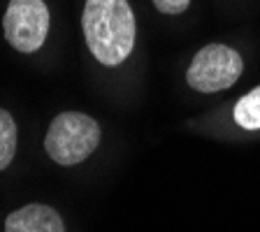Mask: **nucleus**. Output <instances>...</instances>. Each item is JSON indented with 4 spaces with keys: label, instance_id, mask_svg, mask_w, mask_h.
I'll return each instance as SVG.
<instances>
[{
    "label": "nucleus",
    "instance_id": "obj_7",
    "mask_svg": "<svg viewBox=\"0 0 260 232\" xmlns=\"http://www.w3.org/2000/svg\"><path fill=\"white\" fill-rule=\"evenodd\" d=\"M16 156V123L7 109H0V170H5Z\"/></svg>",
    "mask_w": 260,
    "mask_h": 232
},
{
    "label": "nucleus",
    "instance_id": "obj_8",
    "mask_svg": "<svg viewBox=\"0 0 260 232\" xmlns=\"http://www.w3.org/2000/svg\"><path fill=\"white\" fill-rule=\"evenodd\" d=\"M153 5H156L158 12H162V14H184L186 10H188L190 0H153Z\"/></svg>",
    "mask_w": 260,
    "mask_h": 232
},
{
    "label": "nucleus",
    "instance_id": "obj_3",
    "mask_svg": "<svg viewBox=\"0 0 260 232\" xmlns=\"http://www.w3.org/2000/svg\"><path fill=\"white\" fill-rule=\"evenodd\" d=\"M244 60L239 51L228 44H207L193 56L186 81L198 93H218L225 91L242 77Z\"/></svg>",
    "mask_w": 260,
    "mask_h": 232
},
{
    "label": "nucleus",
    "instance_id": "obj_2",
    "mask_svg": "<svg viewBox=\"0 0 260 232\" xmlns=\"http://www.w3.org/2000/svg\"><path fill=\"white\" fill-rule=\"evenodd\" d=\"M100 144V125L95 119L81 112H63L58 114L47 130L44 149L49 158L58 165H79Z\"/></svg>",
    "mask_w": 260,
    "mask_h": 232
},
{
    "label": "nucleus",
    "instance_id": "obj_5",
    "mask_svg": "<svg viewBox=\"0 0 260 232\" xmlns=\"http://www.w3.org/2000/svg\"><path fill=\"white\" fill-rule=\"evenodd\" d=\"M5 232H65V225L54 207L32 202L12 211L5 221Z\"/></svg>",
    "mask_w": 260,
    "mask_h": 232
},
{
    "label": "nucleus",
    "instance_id": "obj_4",
    "mask_svg": "<svg viewBox=\"0 0 260 232\" xmlns=\"http://www.w3.org/2000/svg\"><path fill=\"white\" fill-rule=\"evenodd\" d=\"M49 7L44 0H10L3 16L5 40L21 54H32L47 40Z\"/></svg>",
    "mask_w": 260,
    "mask_h": 232
},
{
    "label": "nucleus",
    "instance_id": "obj_6",
    "mask_svg": "<svg viewBox=\"0 0 260 232\" xmlns=\"http://www.w3.org/2000/svg\"><path fill=\"white\" fill-rule=\"evenodd\" d=\"M235 123L244 130H260V86L239 97L235 105Z\"/></svg>",
    "mask_w": 260,
    "mask_h": 232
},
{
    "label": "nucleus",
    "instance_id": "obj_1",
    "mask_svg": "<svg viewBox=\"0 0 260 232\" xmlns=\"http://www.w3.org/2000/svg\"><path fill=\"white\" fill-rule=\"evenodd\" d=\"M81 30L88 51L107 68L121 65L135 47V14L128 0H86Z\"/></svg>",
    "mask_w": 260,
    "mask_h": 232
}]
</instances>
